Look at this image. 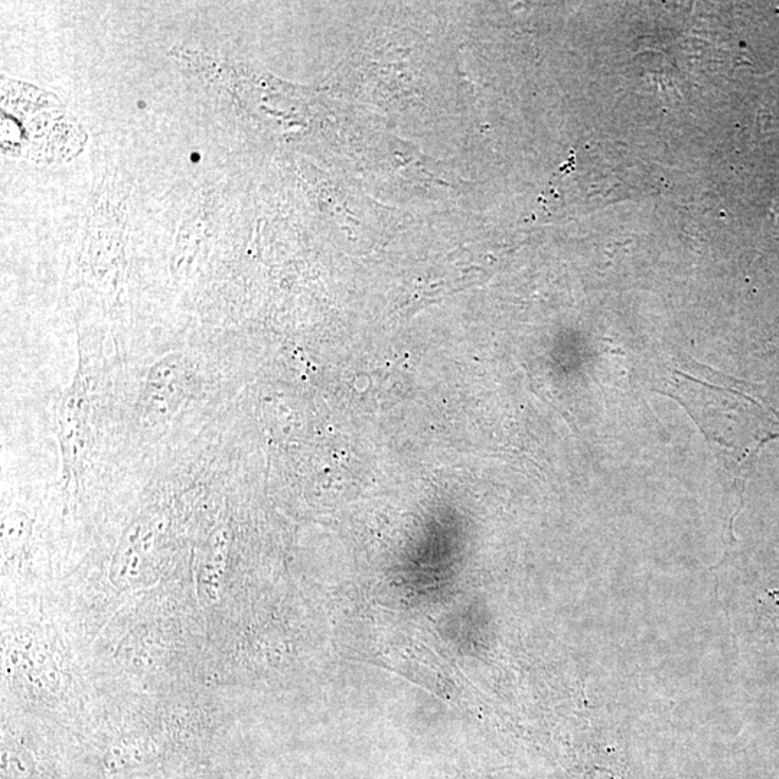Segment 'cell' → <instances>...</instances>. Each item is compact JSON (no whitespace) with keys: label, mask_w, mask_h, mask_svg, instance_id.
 <instances>
[{"label":"cell","mask_w":779,"mask_h":779,"mask_svg":"<svg viewBox=\"0 0 779 779\" xmlns=\"http://www.w3.org/2000/svg\"><path fill=\"white\" fill-rule=\"evenodd\" d=\"M52 420L67 503L80 497L94 475L132 472L142 464L127 426L126 367L120 351L80 342L76 374L52 406Z\"/></svg>","instance_id":"cell-2"},{"label":"cell","mask_w":779,"mask_h":779,"mask_svg":"<svg viewBox=\"0 0 779 779\" xmlns=\"http://www.w3.org/2000/svg\"><path fill=\"white\" fill-rule=\"evenodd\" d=\"M125 363L127 426L140 458L187 445L226 415L227 352H136Z\"/></svg>","instance_id":"cell-1"}]
</instances>
